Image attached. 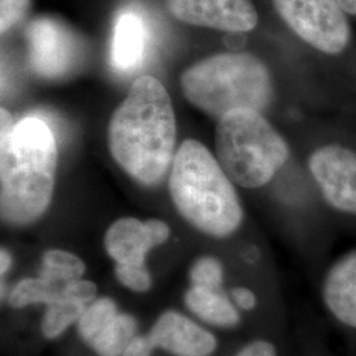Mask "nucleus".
<instances>
[{
	"instance_id": "5",
	"label": "nucleus",
	"mask_w": 356,
	"mask_h": 356,
	"mask_svg": "<svg viewBox=\"0 0 356 356\" xmlns=\"http://www.w3.org/2000/svg\"><path fill=\"white\" fill-rule=\"evenodd\" d=\"M218 163L242 188L264 186L289 157L288 144L259 111L235 110L218 119Z\"/></svg>"
},
{
	"instance_id": "6",
	"label": "nucleus",
	"mask_w": 356,
	"mask_h": 356,
	"mask_svg": "<svg viewBox=\"0 0 356 356\" xmlns=\"http://www.w3.org/2000/svg\"><path fill=\"white\" fill-rule=\"evenodd\" d=\"M293 32L316 49L338 54L350 40V26L338 0H272Z\"/></svg>"
},
{
	"instance_id": "14",
	"label": "nucleus",
	"mask_w": 356,
	"mask_h": 356,
	"mask_svg": "<svg viewBox=\"0 0 356 356\" xmlns=\"http://www.w3.org/2000/svg\"><path fill=\"white\" fill-rule=\"evenodd\" d=\"M186 305L201 318L219 325L235 326L239 322V314L227 298L216 291L193 286L185 297Z\"/></svg>"
},
{
	"instance_id": "25",
	"label": "nucleus",
	"mask_w": 356,
	"mask_h": 356,
	"mask_svg": "<svg viewBox=\"0 0 356 356\" xmlns=\"http://www.w3.org/2000/svg\"><path fill=\"white\" fill-rule=\"evenodd\" d=\"M236 356H276V350L266 341H256L245 346Z\"/></svg>"
},
{
	"instance_id": "15",
	"label": "nucleus",
	"mask_w": 356,
	"mask_h": 356,
	"mask_svg": "<svg viewBox=\"0 0 356 356\" xmlns=\"http://www.w3.org/2000/svg\"><path fill=\"white\" fill-rule=\"evenodd\" d=\"M67 285V284H66ZM66 285L56 284L42 277L22 280L10 296V305L22 309L31 304L45 302L48 305L63 301Z\"/></svg>"
},
{
	"instance_id": "7",
	"label": "nucleus",
	"mask_w": 356,
	"mask_h": 356,
	"mask_svg": "<svg viewBox=\"0 0 356 356\" xmlns=\"http://www.w3.org/2000/svg\"><path fill=\"white\" fill-rule=\"evenodd\" d=\"M309 170L331 207L356 216V152L337 144L321 147L312 153Z\"/></svg>"
},
{
	"instance_id": "11",
	"label": "nucleus",
	"mask_w": 356,
	"mask_h": 356,
	"mask_svg": "<svg viewBox=\"0 0 356 356\" xmlns=\"http://www.w3.org/2000/svg\"><path fill=\"white\" fill-rule=\"evenodd\" d=\"M323 301L335 318L356 329V250L344 254L327 272Z\"/></svg>"
},
{
	"instance_id": "9",
	"label": "nucleus",
	"mask_w": 356,
	"mask_h": 356,
	"mask_svg": "<svg viewBox=\"0 0 356 356\" xmlns=\"http://www.w3.org/2000/svg\"><path fill=\"white\" fill-rule=\"evenodd\" d=\"M168 11L191 26L227 33H244L257 26L259 16L251 0H164Z\"/></svg>"
},
{
	"instance_id": "13",
	"label": "nucleus",
	"mask_w": 356,
	"mask_h": 356,
	"mask_svg": "<svg viewBox=\"0 0 356 356\" xmlns=\"http://www.w3.org/2000/svg\"><path fill=\"white\" fill-rule=\"evenodd\" d=\"M148 32L144 22L134 13H124L116 22L111 45V63L119 70H131L140 64Z\"/></svg>"
},
{
	"instance_id": "21",
	"label": "nucleus",
	"mask_w": 356,
	"mask_h": 356,
	"mask_svg": "<svg viewBox=\"0 0 356 356\" xmlns=\"http://www.w3.org/2000/svg\"><path fill=\"white\" fill-rule=\"evenodd\" d=\"M115 273L118 280L135 292H145L151 288V276L144 266L118 264Z\"/></svg>"
},
{
	"instance_id": "12",
	"label": "nucleus",
	"mask_w": 356,
	"mask_h": 356,
	"mask_svg": "<svg viewBox=\"0 0 356 356\" xmlns=\"http://www.w3.org/2000/svg\"><path fill=\"white\" fill-rule=\"evenodd\" d=\"M104 247L118 264L144 266L148 251L156 247L147 222L123 218L114 222L104 236Z\"/></svg>"
},
{
	"instance_id": "26",
	"label": "nucleus",
	"mask_w": 356,
	"mask_h": 356,
	"mask_svg": "<svg viewBox=\"0 0 356 356\" xmlns=\"http://www.w3.org/2000/svg\"><path fill=\"white\" fill-rule=\"evenodd\" d=\"M147 226H148V229H149V232L152 235L153 242H154L156 245L163 244L169 238L170 231H169L168 225L164 223L163 220H157V219L148 220Z\"/></svg>"
},
{
	"instance_id": "29",
	"label": "nucleus",
	"mask_w": 356,
	"mask_h": 356,
	"mask_svg": "<svg viewBox=\"0 0 356 356\" xmlns=\"http://www.w3.org/2000/svg\"><path fill=\"white\" fill-rule=\"evenodd\" d=\"M10 266H11V256L6 250H1V254H0V270H1V275H4L8 270Z\"/></svg>"
},
{
	"instance_id": "27",
	"label": "nucleus",
	"mask_w": 356,
	"mask_h": 356,
	"mask_svg": "<svg viewBox=\"0 0 356 356\" xmlns=\"http://www.w3.org/2000/svg\"><path fill=\"white\" fill-rule=\"evenodd\" d=\"M232 297L235 302L244 310H251L256 306V296L247 288H235L232 291Z\"/></svg>"
},
{
	"instance_id": "20",
	"label": "nucleus",
	"mask_w": 356,
	"mask_h": 356,
	"mask_svg": "<svg viewBox=\"0 0 356 356\" xmlns=\"http://www.w3.org/2000/svg\"><path fill=\"white\" fill-rule=\"evenodd\" d=\"M222 279L223 269L220 263L210 256L200 259L191 269V280L194 282V286L216 291V288L222 284Z\"/></svg>"
},
{
	"instance_id": "2",
	"label": "nucleus",
	"mask_w": 356,
	"mask_h": 356,
	"mask_svg": "<svg viewBox=\"0 0 356 356\" xmlns=\"http://www.w3.org/2000/svg\"><path fill=\"white\" fill-rule=\"evenodd\" d=\"M57 168V144L51 127L38 116L15 124L0 111L1 218L13 225L36 220L49 206Z\"/></svg>"
},
{
	"instance_id": "16",
	"label": "nucleus",
	"mask_w": 356,
	"mask_h": 356,
	"mask_svg": "<svg viewBox=\"0 0 356 356\" xmlns=\"http://www.w3.org/2000/svg\"><path fill=\"white\" fill-rule=\"evenodd\" d=\"M135 331V319L127 314H118L91 346L101 356L123 355L128 344L134 339Z\"/></svg>"
},
{
	"instance_id": "1",
	"label": "nucleus",
	"mask_w": 356,
	"mask_h": 356,
	"mask_svg": "<svg viewBox=\"0 0 356 356\" xmlns=\"http://www.w3.org/2000/svg\"><path fill=\"white\" fill-rule=\"evenodd\" d=\"M176 116L170 97L154 76L138 78L108 124L116 163L141 184H159L173 160Z\"/></svg>"
},
{
	"instance_id": "8",
	"label": "nucleus",
	"mask_w": 356,
	"mask_h": 356,
	"mask_svg": "<svg viewBox=\"0 0 356 356\" xmlns=\"http://www.w3.org/2000/svg\"><path fill=\"white\" fill-rule=\"evenodd\" d=\"M29 64L33 72L45 78H58L69 73L78 57L73 35L61 23L49 17L33 20L26 29Z\"/></svg>"
},
{
	"instance_id": "23",
	"label": "nucleus",
	"mask_w": 356,
	"mask_h": 356,
	"mask_svg": "<svg viewBox=\"0 0 356 356\" xmlns=\"http://www.w3.org/2000/svg\"><path fill=\"white\" fill-rule=\"evenodd\" d=\"M97 296V285L89 280H76L69 282L64 289V300L86 306Z\"/></svg>"
},
{
	"instance_id": "30",
	"label": "nucleus",
	"mask_w": 356,
	"mask_h": 356,
	"mask_svg": "<svg viewBox=\"0 0 356 356\" xmlns=\"http://www.w3.org/2000/svg\"><path fill=\"white\" fill-rule=\"evenodd\" d=\"M344 13L356 15V0H338Z\"/></svg>"
},
{
	"instance_id": "18",
	"label": "nucleus",
	"mask_w": 356,
	"mask_h": 356,
	"mask_svg": "<svg viewBox=\"0 0 356 356\" xmlns=\"http://www.w3.org/2000/svg\"><path fill=\"white\" fill-rule=\"evenodd\" d=\"M118 314V309L110 298L95 301L92 305L86 307L82 317L78 319V331L81 337L88 343H92Z\"/></svg>"
},
{
	"instance_id": "17",
	"label": "nucleus",
	"mask_w": 356,
	"mask_h": 356,
	"mask_svg": "<svg viewBox=\"0 0 356 356\" xmlns=\"http://www.w3.org/2000/svg\"><path fill=\"white\" fill-rule=\"evenodd\" d=\"M83 272L85 263L78 256L61 250H53L44 254L40 277L66 285L79 280Z\"/></svg>"
},
{
	"instance_id": "4",
	"label": "nucleus",
	"mask_w": 356,
	"mask_h": 356,
	"mask_svg": "<svg viewBox=\"0 0 356 356\" xmlns=\"http://www.w3.org/2000/svg\"><path fill=\"white\" fill-rule=\"evenodd\" d=\"M181 88L193 106L218 119L235 110L261 113L273 94L267 66L248 53H222L191 65Z\"/></svg>"
},
{
	"instance_id": "22",
	"label": "nucleus",
	"mask_w": 356,
	"mask_h": 356,
	"mask_svg": "<svg viewBox=\"0 0 356 356\" xmlns=\"http://www.w3.org/2000/svg\"><path fill=\"white\" fill-rule=\"evenodd\" d=\"M29 8V0H0V31L7 33L17 24Z\"/></svg>"
},
{
	"instance_id": "28",
	"label": "nucleus",
	"mask_w": 356,
	"mask_h": 356,
	"mask_svg": "<svg viewBox=\"0 0 356 356\" xmlns=\"http://www.w3.org/2000/svg\"><path fill=\"white\" fill-rule=\"evenodd\" d=\"M242 33H229V36L226 38V45H229L231 49L238 51L243 44H244V38H241Z\"/></svg>"
},
{
	"instance_id": "19",
	"label": "nucleus",
	"mask_w": 356,
	"mask_h": 356,
	"mask_svg": "<svg viewBox=\"0 0 356 356\" xmlns=\"http://www.w3.org/2000/svg\"><path fill=\"white\" fill-rule=\"evenodd\" d=\"M85 310L86 306L67 300L51 304L42 321L44 335L49 339L61 335L69 325L82 317Z\"/></svg>"
},
{
	"instance_id": "24",
	"label": "nucleus",
	"mask_w": 356,
	"mask_h": 356,
	"mask_svg": "<svg viewBox=\"0 0 356 356\" xmlns=\"http://www.w3.org/2000/svg\"><path fill=\"white\" fill-rule=\"evenodd\" d=\"M153 344L151 337H136L134 338L123 353V356H151Z\"/></svg>"
},
{
	"instance_id": "10",
	"label": "nucleus",
	"mask_w": 356,
	"mask_h": 356,
	"mask_svg": "<svg viewBox=\"0 0 356 356\" xmlns=\"http://www.w3.org/2000/svg\"><path fill=\"white\" fill-rule=\"evenodd\" d=\"M154 347H163L178 356H209L216 347V338L191 319L166 312L149 334Z\"/></svg>"
},
{
	"instance_id": "3",
	"label": "nucleus",
	"mask_w": 356,
	"mask_h": 356,
	"mask_svg": "<svg viewBox=\"0 0 356 356\" xmlns=\"http://www.w3.org/2000/svg\"><path fill=\"white\" fill-rule=\"evenodd\" d=\"M169 189L181 216L206 234L229 236L242 223V206L231 179L200 141L179 147Z\"/></svg>"
}]
</instances>
